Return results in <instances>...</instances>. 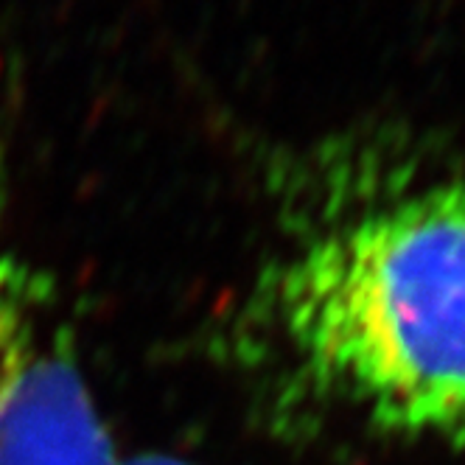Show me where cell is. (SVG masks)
<instances>
[{
	"label": "cell",
	"mask_w": 465,
	"mask_h": 465,
	"mask_svg": "<svg viewBox=\"0 0 465 465\" xmlns=\"http://www.w3.org/2000/svg\"><path fill=\"white\" fill-rule=\"evenodd\" d=\"M118 465H191V462L172 457V454H135V457L118 460Z\"/></svg>",
	"instance_id": "cell-3"
},
{
	"label": "cell",
	"mask_w": 465,
	"mask_h": 465,
	"mask_svg": "<svg viewBox=\"0 0 465 465\" xmlns=\"http://www.w3.org/2000/svg\"><path fill=\"white\" fill-rule=\"evenodd\" d=\"M51 275L0 252V465H118Z\"/></svg>",
	"instance_id": "cell-2"
},
{
	"label": "cell",
	"mask_w": 465,
	"mask_h": 465,
	"mask_svg": "<svg viewBox=\"0 0 465 465\" xmlns=\"http://www.w3.org/2000/svg\"><path fill=\"white\" fill-rule=\"evenodd\" d=\"M312 191L261 272L239 348L275 407L392 438L465 431V165L381 149L312 163Z\"/></svg>",
	"instance_id": "cell-1"
}]
</instances>
